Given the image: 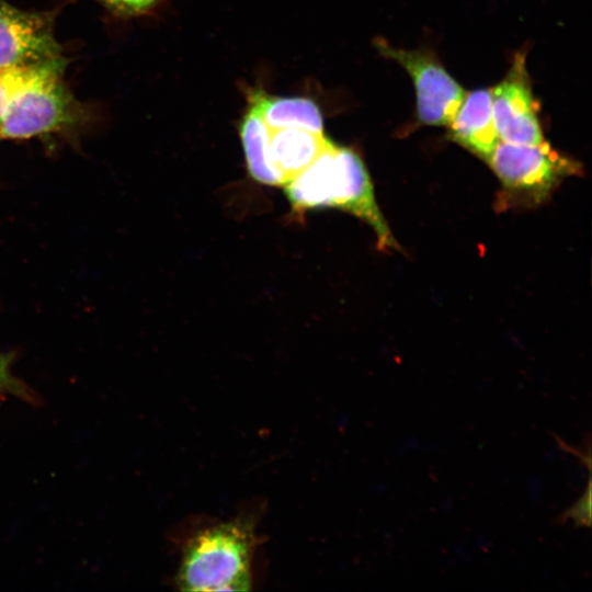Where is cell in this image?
Segmentation results:
<instances>
[{"label": "cell", "mask_w": 592, "mask_h": 592, "mask_svg": "<svg viewBox=\"0 0 592 592\" xmlns=\"http://www.w3.org/2000/svg\"><path fill=\"white\" fill-rule=\"evenodd\" d=\"M282 187L296 213L331 207L345 210L373 228L380 249L397 247L376 203L369 174L354 150L329 140L311 164Z\"/></svg>", "instance_id": "cell-1"}, {"label": "cell", "mask_w": 592, "mask_h": 592, "mask_svg": "<svg viewBox=\"0 0 592 592\" xmlns=\"http://www.w3.org/2000/svg\"><path fill=\"white\" fill-rule=\"evenodd\" d=\"M254 547L249 523L234 521L198 532L186 543L177 582L184 591H248Z\"/></svg>", "instance_id": "cell-2"}, {"label": "cell", "mask_w": 592, "mask_h": 592, "mask_svg": "<svg viewBox=\"0 0 592 592\" xmlns=\"http://www.w3.org/2000/svg\"><path fill=\"white\" fill-rule=\"evenodd\" d=\"M61 65L43 70L11 100L0 137L23 139L50 133L76 121L75 102L60 80Z\"/></svg>", "instance_id": "cell-3"}, {"label": "cell", "mask_w": 592, "mask_h": 592, "mask_svg": "<svg viewBox=\"0 0 592 592\" xmlns=\"http://www.w3.org/2000/svg\"><path fill=\"white\" fill-rule=\"evenodd\" d=\"M486 160L505 189L536 198L545 196L562 177L576 171L573 162L545 141L517 145L499 140Z\"/></svg>", "instance_id": "cell-4"}, {"label": "cell", "mask_w": 592, "mask_h": 592, "mask_svg": "<svg viewBox=\"0 0 592 592\" xmlns=\"http://www.w3.org/2000/svg\"><path fill=\"white\" fill-rule=\"evenodd\" d=\"M382 53L409 73L415 90L418 119L432 126H448L466 94L442 64L425 50H406L382 44Z\"/></svg>", "instance_id": "cell-5"}, {"label": "cell", "mask_w": 592, "mask_h": 592, "mask_svg": "<svg viewBox=\"0 0 592 592\" xmlns=\"http://www.w3.org/2000/svg\"><path fill=\"white\" fill-rule=\"evenodd\" d=\"M490 90L499 140L517 145H539L545 141L523 53L514 56L504 79Z\"/></svg>", "instance_id": "cell-6"}, {"label": "cell", "mask_w": 592, "mask_h": 592, "mask_svg": "<svg viewBox=\"0 0 592 592\" xmlns=\"http://www.w3.org/2000/svg\"><path fill=\"white\" fill-rule=\"evenodd\" d=\"M53 64L61 62L48 21L0 0V69Z\"/></svg>", "instance_id": "cell-7"}, {"label": "cell", "mask_w": 592, "mask_h": 592, "mask_svg": "<svg viewBox=\"0 0 592 592\" xmlns=\"http://www.w3.org/2000/svg\"><path fill=\"white\" fill-rule=\"evenodd\" d=\"M447 127L453 140L486 159L499 141L492 115L491 90L478 89L466 93Z\"/></svg>", "instance_id": "cell-8"}, {"label": "cell", "mask_w": 592, "mask_h": 592, "mask_svg": "<svg viewBox=\"0 0 592 592\" xmlns=\"http://www.w3.org/2000/svg\"><path fill=\"white\" fill-rule=\"evenodd\" d=\"M328 143L323 133L295 127L274 129L270 136L271 161L285 183L310 166Z\"/></svg>", "instance_id": "cell-9"}, {"label": "cell", "mask_w": 592, "mask_h": 592, "mask_svg": "<svg viewBox=\"0 0 592 592\" xmlns=\"http://www.w3.org/2000/svg\"><path fill=\"white\" fill-rule=\"evenodd\" d=\"M271 129L252 103L241 126L240 137L250 177L264 185L282 186L284 181L270 157Z\"/></svg>", "instance_id": "cell-10"}, {"label": "cell", "mask_w": 592, "mask_h": 592, "mask_svg": "<svg viewBox=\"0 0 592 592\" xmlns=\"http://www.w3.org/2000/svg\"><path fill=\"white\" fill-rule=\"evenodd\" d=\"M271 130L295 127L322 133V117L314 101L257 94L252 102Z\"/></svg>", "instance_id": "cell-11"}, {"label": "cell", "mask_w": 592, "mask_h": 592, "mask_svg": "<svg viewBox=\"0 0 592 592\" xmlns=\"http://www.w3.org/2000/svg\"><path fill=\"white\" fill-rule=\"evenodd\" d=\"M24 66L0 69V122L13 96L49 66Z\"/></svg>", "instance_id": "cell-12"}, {"label": "cell", "mask_w": 592, "mask_h": 592, "mask_svg": "<svg viewBox=\"0 0 592 592\" xmlns=\"http://www.w3.org/2000/svg\"><path fill=\"white\" fill-rule=\"evenodd\" d=\"M10 360L11 357L0 354V392L14 395L29 401L35 400L32 390L11 374Z\"/></svg>", "instance_id": "cell-13"}, {"label": "cell", "mask_w": 592, "mask_h": 592, "mask_svg": "<svg viewBox=\"0 0 592 592\" xmlns=\"http://www.w3.org/2000/svg\"><path fill=\"white\" fill-rule=\"evenodd\" d=\"M569 520L573 521L574 526L591 525V481L589 480L585 491L581 498L567 511H565L558 519V523H565Z\"/></svg>", "instance_id": "cell-14"}, {"label": "cell", "mask_w": 592, "mask_h": 592, "mask_svg": "<svg viewBox=\"0 0 592 592\" xmlns=\"http://www.w3.org/2000/svg\"><path fill=\"white\" fill-rule=\"evenodd\" d=\"M111 8L124 13H138L147 10L158 0H103Z\"/></svg>", "instance_id": "cell-15"}]
</instances>
